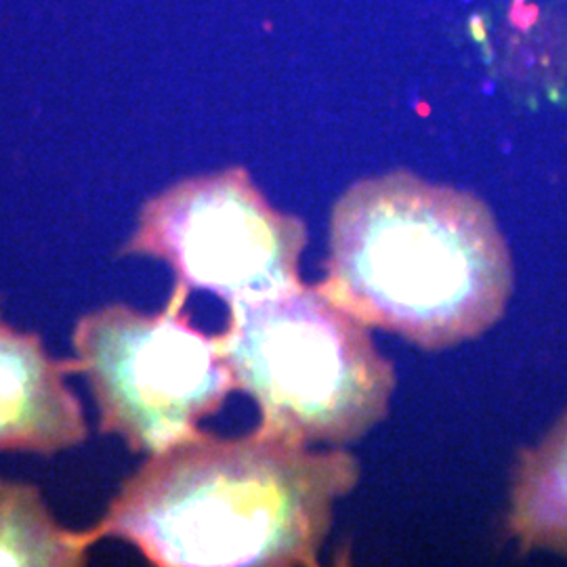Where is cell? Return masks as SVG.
I'll use <instances>...</instances> for the list:
<instances>
[{"label": "cell", "mask_w": 567, "mask_h": 567, "mask_svg": "<svg viewBox=\"0 0 567 567\" xmlns=\"http://www.w3.org/2000/svg\"><path fill=\"white\" fill-rule=\"evenodd\" d=\"M217 343L269 435L301 446L347 444L389 412L398 381L391 360L368 326L316 286L231 305Z\"/></svg>", "instance_id": "cell-3"}, {"label": "cell", "mask_w": 567, "mask_h": 567, "mask_svg": "<svg viewBox=\"0 0 567 567\" xmlns=\"http://www.w3.org/2000/svg\"><path fill=\"white\" fill-rule=\"evenodd\" d=\"M324 267L316 288L326 299L431 351L484 334L513 290L507 240L487 204L408 171L344 192Z\"/></svg>", "instance_id": "cell-2"}, {"label": "cell", "mask_w": 567, "mask_h": 567, "mask_svg": "<svg viewBox=\"0 0 567 567\" xmlns=\"http://www.w3.org/2000/svg\"><path fill=\"white\" fill-rule=\"evenodd\" d=\"M360 480L343 450L309 452L259 426L150 454L110 503L107 536L158 567L318 566L334 503Z\"/></svg>", "instance_id": "cell-1"}, {"label": "cell", "mask_w": 567, "mask_h": 567, "mask_svg": "<svg viewBox=\"0 0 567 567\" xmlns=\"http://www.w3.org/2000/svg\"><path fill=\"white\" fill-rule=\"evenodd\" d=\"M79 358L55 360L39 334L20 332L0 316V452L58 454L81 446L89 426L65 377Z\"/></svg>", "instance_id": "cell-6"}, {"label": "cell", "mask_w": 567, "mask_h": 567, "mask_svg": "<svg viewBox=\"0 0 567 567\" xmlns=\"http://www.w3.org/2000/svg\"><path fill=\"white\" fill-rule=\"evenodd\" d=\"M187 297L175 286L158 313L107 305L74 328L72 347L100 410V431L121 435L131 452L158 454L194 437L236 391L217 337L185 313Z\"/></svg>", "instance_id": "cell-4"}, {"label": "cell", "mask_w": 567, "mask_h": 567, "mask_svg": "<svg viewBox=\"0 0 567 567\" xmlns=\"http://www.w3.org/2000/svg\"><path fill=\"white\" fill-rule=\"evenodd\" d=\"M105 536L102 522L65 529L42 503L39 487L0 477V566H84Z\"/></svg>", "instance_id": "cell-8"}, {"label": "cell", "mask_w": 567, "mask_h": 567, "mask_svg": "<svg viewBox=\"0 0 567 567\" xmlns=\"http://www.w3.org/2000/svg\"><path fill=\"white\" fill-rule=\"evenodd\" d=\"M508 529L529 548L567 557V412L522 454L513 486Z\"/></svg>", "instance_id": "cell-7"}, {"label": "cell", "mask_w": 567, "mask_h": 567, "mask_svg": "<svg viewBox=\"0 0 567 567\" xmlns=\"http://www.w3.org/2000/svg\"><path fill=\"white\" fill-rule=\"evenodd\" d=\"M307 227L278 210L244 168L189 177L143 204L118 257L171 265L185 290L227 307L280 295L301 282Z\"/></svg>", "instance_id": "cell-5"}]
</instances>
